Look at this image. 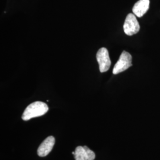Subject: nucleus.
<instances>
[{"label":"nucleus","mask_w":160,"mask_h":160,"mask_svg":"<svg viewBox=\"0 0 160 160\" xmlns=\"http://www.w3.org/2000/svg\"><path fill=\"white\" fill-rule=\"evenodd\" d=\"M132 65L131 55L129 52L124 51L121 53L118 61L114 65L113 69V74L114 75L118 74L122 72L126 71Z\"/></svg>","instance_id":"obj_2"},{"label":"nucleus","mask_w":160,"mask_h":160,"mask_svg":"<svg viewBox=\"0 0 160 160\" xmlns=\"http://www.w3.org/2000/svg\"><path fill=\"white\" fill-rule=\"evenodd\" d=\"M55 143V138L50 136L46 138L41 143L38 149V154L40 157H46L49 154L53 148Z\"/></svg>","instance_id":"obj_5"},{"label":"nucleus","mask_w":160,"mask_h":160,"mask_svg":"<svg viewBox=\"0 0 160 160\" xmlns=\"http://www.w3.org/2000/svg\"><path fill=\"white\" fill-rule=\"evenodd\" d=\"M149 2V0H139L132 8L133 13L137 17H142L148 10Z\"/></svg>","instance_id":"obj_6"},{"label":"nucleus","mask_w":160,"mask_h":160,"mask_svg":"<svg viewBox=\"0 0 160 160\" xmlns=\"http://www.w3.org/2000/svg\"><path fill=\"white\" fill-rule=\"evenodd\" d=\"M123 30L128 36L137 34L140 30V26L134 14L130 13L126 16L123 25Z\"/></svg>","instance_id":"obj_3"},{"label":"nucleus","mask_w":160,"mask_h":160,"mask_svg":"<svg viewBox=\"0 0 160 160\" xmlns=\"http://www.w3.org/2000/svg\"><path fill=\"white\" fill-rule=\"evenodd\" d=\"M49 108L46 103L42 102H35L29 104L25 109L22 115V119L26 121L43 116L46 114Z\"/></svg>","instance_id":"obj_1"},{"label":"nucleus","mask_w":160,"mask_h":160,"mask_svg":"<svg viewBox=\"0 0 160 160\" xmlns=\"http://www.w3.org/2000/svg\"><path fill=\"white\" fill-rule=\"evenodd\" d=\"M74 158L75 160H88L86 151L83 147L78 146L75 150Z\"/></svg>","instance_id":"obj_7"},{"label":"nucleus","mask_w":160,"mask_h":160,"mask_svg":"<svg viewBox=\"0 0 160 160\" xmlns=\"http://www.w3.org/2000/svg\"><path fill=\"white\" fill-rule=\"evenodd\" d=\"M84 148L86 151V154L87 155V158H88V160H94L95 159V154L94 152L92 151L90 148H88L87 146H84L83 147Z\"/></svg>","instance_id":"obj_8"},{"label":"nucleus","mask_w":160,"mask_h":160,"mask_svg":"<svg viewBox=\"0 0 160 160\" xmlns=\"http://www.w3.org/2000/svg\"><path fill=\"white\" fill-rule=\"evenodd\" d=\"M72 154L74 155V154H75V151H74V152H72Z\"/></svg>","instance_id":"obj_9"},{"label":"nucleus","mask_w":160,"mask_h":160,"mask_svg":"<svg viewBox=\"0 0 160 160\" xmlns=\"http://www.w3.org/2000/svg\"><path fill=\"white\" fill-rule=\"evenodd\" d=\"M96 58L99 64L100 71L101 72L108 71L111 66V61L108 49L105 48H100L97 52Z\"/></svg>","instance_id":"obj_4"}]
</instances>
